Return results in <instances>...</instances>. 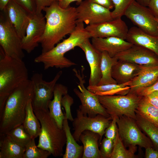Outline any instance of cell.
<instances>
[{"mask_svg":"<svg viewBox=\"0 0 158 158\" xmlns=\"http://www.w3.org/2000/svg\"><path fill=\"white\" fill-rule=\"evenodd\" d=\"M46 23L44 32L39 41L42 53L47 52L58 43L66 35L75 29L77 23L76 8L69 6L63 8L59 2L54 1L43 10Z\"/></svg>","mask_w":158,"mask_h":158,"instance_id":"cell-1","label":"cell"},{"mask_svg":"<svg viewBox=\"0 0 158 158\" xmlns=\"http://www.w3.org/2000/svg\"><path fill=\"white\" fill-rule=\"evenodd\" d=\"M32 82L28 79L22 82L10 94L0 113V133H6L23 124L26 115V108L31 99Z\"/></svg>","mask_w":158,"mask_h":158,"instance_id":"cell-2","label":"cell"},{"mask_svg":"<svg viewBox=\"0 0 158 158\" xmlns=\"http://www.w3.org/2000/svg\"><path fill=\"white\" fill-rule=\"evenodd\" d=\"M90 38L91 35L85 29L84 23L77 22L75 29L68 37L58 43L49 51L42 53L34 61L43 63L44 70L53 67L62 69L76 65V63L66 57L65 54Z\"/></svg>","mask_w":158,"mask_h":158,"instance_id":"cell-3","label":"cell"},{"mask_svg":"<svg viewBox=\"0 0 158 158\" xmlns=\"http://www.w3.org/2000/svg\"><path fill=\"white\" fill-rule=\"evenodd\" d=\"M33 111L41 125V131L37 146L49 151L54 157L63 156V148L66 143L63 128L59 126L51 116L49 109Z\"/></svg>","mask_w":158,"mask_h":158,"instance_id":"cell-4","label":"cell"},{"mask_svg":"<svg viewBox=\"0 0 158 158\" xmlns=\"http://www.w3.org/2000/svg\"><path fill=\"white\" fill-rule=\"evenodd\" d=\"M28 79V70L23 60L12 58L4 53L0 60V112L11 92Z\"/></svg>","mask_w":158,"mask_h":158,"instance_id":"cell-5","label":"cell"},{"mask_svg":"<svg viewBox=\"0 0 158 158\" xmlns=\"http://www.w3.org/2000/svg\"><path fill=\"white\" fill-rule=\"evenodd\" d=\"M97 96L100 103L112 118L124 115L135 120V110L142 97L129 92L124 95Z\"/></svg>","mask_w":158,"mask_h":158,"instance_id":"cell-6","label":"cell"},{"mask_svg":"<svg viewBox=\"0 0 158 158\" xmlns=\"http://www.w3.org/2000/svg\"><path fill=\"white\" fill-rule=\"evenodd\" d=\"M81 71L74 68L73 71L78 79V88H75L73 92L79 99L81 104L78 109L84 115L94 117L100 114L106 117L110 116L100 103L97 96L90 91L85 86V83L84 74L85 68L82 66Z\"/></svg>","mask_w":158,"mask_h":158,"instance_id":"cell-7","label":"cell"},{"mask_svg":"<svg viewBox=\"0 0 158 158\" xmlns=\"http://www.w3.org/2000/svg\"><path fill=\"white\" fill-rule=\"evenodd\" d=\"M0 45L5 54L9 57L23 60L25 54L22 47V39L10 22L5 11H1Z\"/></svg>","mask_w":158,"mask_h":158,"instance_id":"cell-8","label":"cell"},{"mask_svg":"<svg viewBox=\"0 0 158 158\" xmlns=\"http://www.w3.org/2000/svg\"><path fill=\"white\" fill-rule=\"evenodd\" d=\"M116 121L119 136L126 147L153 148L151 140L142 132L134 119L124 115L117 117Z\"/></svg>","mask_w":158,"mask_h":158,"instance_id":"cell-9","label":"cell"},{"mask_svg":"<svg viewBox=\"0 0 158 158\" xmlns=\"http://www.w3.org/2000/svg\"><path fill=\"white\" fill-rule=\"evenodd\" d=\"M62 74L59 71L53 79L49 82L43 79L41 73H35L31 78L33 87L32 104L33 110L48 109L50 102L54 96V91L57 82Z\"/></svg>","mask_w":158,"mask_h":158,"instance_id":"cell-10","label":"cell"},{"mask_svg":"<svg viewBox=\"0 0 158 158\" xmlns=\"http://www.w3.org/2000/svg\"><path fill=\"white\" fill-rule=\"evenodd\" d=\"M124 16L144 32L158 37L157 18L148 7L135 0L128 8Z\"/></svg>","mask_w":158,"mask_h":158,"instance_id":"cell-11","label":"cell"},{"mask_svg":"<svg viewBox=\"0 0 158 158\" xmlns=\"http://www.w3.org/2000/svg\"><path fill=\"white\" fill-rule=\"evenodd\" d=\"M112 119L111 116L106 117L100 114L94 117H89L84 115L78 109L76 116L72 122L74 130L72 135L76 141H79L81 133L85 130H89L98 133L101 141Z\"/></svg>","mask_w":158,"mask_h":158,"instance_id":"cell-12","label":"cell"},{"mask_svg":"<svg viewBox=\"0 0 158 158\" xmlns=\"http://www.w3.org/2000/svg\"><path fill=\"white\" fill-rule=\"evenodd\" d=\"M76 10L77 23L83 22L87 25L114 19L110 10L89 0L83 1Z\"/></svg>","mask_w":158,"mask_h":158,"instance_id":"cell-13","label":"cell"},{"mask_svg":"<svg viewBox=\"0 0 158 158\" xmlns=\"http://www.w3.org/2000/svg\"><path fill=\"white\" fill-rule=\"evenodd\" d=\"M85 28L91 38L114 37L125 40L129 30L126 24L121 18L88 25Z\"/></svg>","mask_w":158,"mask_h":158,"instance_id":"cell-14","label":"cell"},{"mask_svg":"<svg viewBox=\"0 0 158 158\" xmlns=\"http://www.w3.org/2000/svg\"><path fill=\"white\" fill-rule=\"evenodd\" d=\"M46 19L42 13L31 14L25 35L22 39V47L28 53L39 45V41L45 29Z\"/></svg>","mask_w":158,"mask_h":158,"instance_id":"cell-15","label":"cell"},{"mask_svg":"<svg viewBox=\"0 0 158 158\" xmlns=\"http://www.w3.org/2000/svg\"><path fill=\"white\" fill-rule=\"evenodd\" d=\"M118 60L127 61L144 66H158V56L143 47L133 45L115 57Z\"/></svg>","mask_w":158,"mask_h":158,"instance_id":"cell-16","label":"cell"},{"mask_svg":"<svg viewBox=\"0 0 158 158\" xmlns=\"http://www.w3.org/2000/svg\"><path fill=\"white\" fill-rule=\"evenodd\" d=\"M6 13L11 23L18 35L22 38L25 35L31 14L16 3L10 0L3 10Z\"/></svg>","mask_w":158,"mask_h":158,"instance_id":"cell-17","label":"cell"},{"mask_svg":"<svg viewBox=\"0 0 158 158\" xmlns=\"http://www.w3.org/2000/svg\"><path fill=\"white\" fill-rule=\"evenodd\" d=\"M84 51L89 65L90 73L89 86L97 85L102 77L101 63L102 52L96 49L89 39L85 40L78 47Z\"/></svg>","mask_w":158,"mask_h":158,"instance_id":"cell-18","label":"cell"},{"mask_svg":"<svg viewBox=\"0 0 158 158\" xmlns=\"http://www.w3.org/2000/svg\"><path fill=\"white\" fill-rule=\"evenodd\" d=\"M92 38V44L96 49L101 52L106 51L112 57L133 45L126 40L116 37Z\"/></svg>","mask_w":158,"mask_h":158,"instance_id":"cell-19","label":"cell"},{"mask_svg":"<svg viewBox=\"0 0 158 158\" xmlns=\"http://www.w3.org/2000/svg\"><path fill=\"white\" fill-rule=\"evenodd\" d=\"M144 66L127 61L118 60L112 67V76L117 84L126 83L132 81L137 76Z\"/></svg>","mask_w":158,"mask_h":158,"instance_id":"cell-20","label":"cell"},{"mask_svg":"<svg viewBox=\"0 0 158 158\" xmlns=\"http://www.w3.org/2000/svg\"><path fill=\"white\" fill-rule=\"evenodd\" d=\"M126 40L133 44L145 47L158 56V37L148 34L134 26L129 29Z\"/></svg>","mask_w":158,"mask_h":158,"instance_id":"cell-21","label":"cell"},{"mask_svg":"<svg viewBox=\"0 0 158 158\" xmlns=\"http://www.w3.org/2000/svg\"><path fill=\"white\" fill-rule=\"evenodd\" d=\"M158 78V66H144L139 73L129 83V92L152 85Z\"/></svg>","mask_w":158,"mask_h":158,"instance_id":"cell-22","label":"cell"},{"mask_svg":"<svg viewBox=\"0 0 158 158\" xmlns=\"http://www.w3.org/2000/svg\"><path fill=\"white\" fill-rule=\"evenodd\" d=\"M68 93L67 87L60 83H56L54 91L53 99L49 104L48 109L51 116L59 126L63 128L64 114L61 109V100L63 96Z\"/></svg>","mask_w":158,"mask_h":158,"instance_id":"cell-23","label":"cell"},{"mask_svg":"<svg viewBox=\"0 0 158 158\" xmlns=\"http://www.w3.org/2000/svg\"><path fill=\"white\" fill-rule=\"evenodd\" d=\"M79 140L83 147L82 158H101L98 144L100 136L98 133L85 130L80 135Z\"/></svg>","mask_w":158,"mask_h":158,"instance_id":"cell-24","label":"cell"},{"mask_svg":"<svg viewBox=\"0 0 158 158\" xmlns=\"http://www.w3.org/2000/svg\"><path fill=\"white\" fill-rule=\"evenodd\" d=\"M25 150L6 134L0 133V158H23Z\"/></svg>","mask_w":158,"mask_h":158,"instance_id":"cell-25","label":"cell"},{"mask_svg":"<svg viewBox=\"0 0 158 158\" xmlns=\"http://www.w3.org/2000/svg\"><path fill=\"white\" fill-rule=\"evenodd\" d=\"M68 120L65 117L63 122V128L66 137V146L65 153L63 158H81L83 153V145H80L77 142L72 135L69 126Z\"/></svg>","mask_w":158,"mask_h":158,"instance_id":"cell-26","label":"cell"},{"mask_svg":"<svg viewBox=\"0 0 158 158\" xmlns=\"http://www.w3.org/2000/svg\"><path fill=\"white\" fill-rule=\"evenodd\" d=\"M26 115L22 125L26 132L32 138L39 136L41 131V125L35 114L31 99L28 101L26 108Z\"/></svg>","mask_w":158,"mask_h":158,"instance_id":"cell-27","label":"cell"},{"mask_svg":"<svg viewBox=\"0 0 158 158\" xmlns=\"http://www.w3.org/2000/svg\"><path fill=\"white\" fill-rule=\"evenodd\" d=\"M130 82L121 84L115 83L93 86L88 85L87 88L91 92L98 95H124L129 92Z\"/></svg>","mask_w":158,"mask_h":158,"instance_id":"cell-28","label":"cell"},{"mask_svg":"<svg viewBox=\"0 0 158 158\" xmlns=\"http://www.w3.org/2000/svg\"><path fill=\"white\" fill-rule=\"evenodd\" d=\"M117 60L115 57L110 56L106 51L102 52L100 67L102 77L97 85L117 83L112 77L111 72L113 66Z\"/></svg>","mask_w":158,"mask_h":158,"instance_id":"cell-29","label":"cell"},{"mask_svg":"<svg viewBox=\"0 0 158 158\" xmlns=\"http://www.w3.org/2000/svg\"><path fill=\"white\" fill-rule=\"evenodd\" d=\"M135 112L158 126V108L149 103L143 97L138 104Z\"/></svg>","mask_w":158,"mask_h":158,"instance_id":"cell-30","label":"cell"},{"mask_svg":"<svg viewBox=\"0 0 158 158\" xmlns=\"http://www.w3.org/2000/svg\"><path fill=\"white\" fill-rule=\"evenodd\" d=\"M136 114V122L140 129L150 138L153 148L158 150V126Z\"/></svg>","mask_w":158,"mask_h":158,"instance_id":"cell-31","label":"cell"},{"mask_svg":"<svg viewBox=\"0 0 158 158\" xmlns=\"http://www.w3.org/2000/svg\"><path fill=\"white\" fill-rule=\"evenodd\" d=\"M137 147L129 148L127 150L120 138L118 130L114 140V145L111 158H135L138 157L135 153Z\"/></svg>","mask_w":158,"mask_h":158,"instance_id":"cell-32","label":"cell"},{"mask_svg":"<svg viewBox=\"0 0 158 158\" xmlns=\"http://www.w3.org/2000/svg\"><path fill=\"white\" fill-rule=\"evenodd\" d=\"M5 134L15 142L25 148L32 139L22 124L13 128Z\"/></svg>","mask_w":158,"mask_h":158,"instance_id":"cell-33","label":"cell"},{"mask_svg":"<svg viewBox=\"0 0 158 158\" xmlns=\"http://www.w3.org/2000/svg\"><path fill=\"white\" fill-rule=\"evenodd\" d=\"M35 139L32 138L25 147L23 158H47L51 154L49 151L38 147Z\"/></svg>","mask_w":158,"mask_h":158,"instance_id":"cell-34","label":"cell"},{"mask_svg":"<svg viewBox=\"0 0 158 158\" xmlns=\"http://www.w3.org/2000/svg\"><path fill=\"white\" fill-rule=\"evenodd\" d=\"M135 0H111L114 5V10L111 12L114 19L121 18L126 10Z\"/></svg>","mask_w":158,"mask_h":158,"instance_id":"cell-35","label":"cell"},{"mask_svg":"<svg viewBox=\"0 0 158 158\" xmlns=\"http://www.w3.org/2000/svg\"><path fill=\"white\" fill-rule=\"evenodd\" d=\"M114 141L105 138L102 141L99 149L101 158H111Z\"/></svg>","mask_w":158,"mask_h":158,"instance_id":"cell-36","label":"cell"},{"mask_svg":"<svg viewBox=\"0 0 158 158\" xmlns=\"http://www.w3.org/2000/svg\"><path fill=\"white\" fill-rule=\"evenodd\" d=\"M74 103L73 98L68 94L64 95L61 100L62 106L65 111V117L71 122L74 120L71 112V107Z\"/></svg>","mask_w":158,"mask_h":158,"instance_id":"cell-37","label":"cell"},{"mask_svg":"<svg viewBox=\"0 0 158 158\" xmlns=\"http://www.w3.org/2000/svg\"><path fill=\"white\" fill-rule=\"evenodd\" d=\"M117 116H114L109 126L105 130V137L114 141L115 140L118 131V127L116 123Z\"/></svg>","mask_w":158,"mask_h":158,"instance_id":"cell-38","label":"cell"},{"mask_svg":"<svg viewBox=\"0 0 158 158\" xmlns=\"http://www.w3.org/2000/svg\"><path fill=\"white\" fill-rule=\"evenodd\" d=\"M31 14L36 12V6L34 0H14Z\"/></svg>","mask_w":158,"mask_h":158,"instance_id":"cell-39","label":"cell"},{"mask_svg":"<svg viewBox=\"0 0 158 158\" xmlns=\"http://www.w3.org/2000/svg\"><path fill=\"white\" fill-rule=\"evenodd\" d=\"M156 91H158V78L152 85L139 89L135 93L139 96L144 97Z\"/></svg>","mask_w":158,"mask_h":158,"instance_id":"cell-40","label":"cell"},{"mask_svg":"<svg viewBox=\"0 0 158 158\" xmlns=\"http://www.w3.org/2000/svg\"><path fill=\"white\" fill-rule=\"evenodd\" d=\"M36 6V13H42V11L45 7L49 6L54 2L53 0H34Z\"/></svg>","mask_w":158,"mask_h":158,"instance_id":"cell-41","label":"cell"},{"mask_svg":"<svg viewBox=\"0 0 158 158\" xmlns=\"http://www.w3.org/2000/svg\"><path fill=\"white\" fill-rule=\"evenodd\" d=\"M142 97L149 103L158 108V91L153 92Z\"/></svg>","mask_w":158,"mask_h":158,"instance_id":"cell-42","label":"cell"},{"mask_svg":"<svg viewBox=\"0 0 158 158\" xmlns=\"http://www.w3.org/2000/svg\"><path fill=\"white\" fill-rule=\"evenodd\" d=\"M110 10L114 7V4L111 0H89Z\"/></svg>","mask_w":158,"mask_h":158,"instance_id":"cell-43","label":"cell"},{"mask_svg":"<svg viewBox=\"0 0 158 158\" xmlns=\"http://www.w3.org/2000/svg\"><path fill=\"white\" fill-rule=\"evenodd\" d=\"M145 157V158H158V150L152 147L146 148Z\"/></svg>","mask_w":158,"mask_h":158,"instance_id":"cell-44","label":"cell"},{"mask_svg":"<svg viewBox=\"0 0 158 158\" xmlns=\"http://www.w3.org/2000/svg\"><path fill=\"white\" fill-rule=\"evenodd\" d=\"M148 7L158 18V0H149Z\"/></svg>","mask_w":158,"mask_h":158,"instance_id":"cell-45","label":"cell"},{"mask_svg":"<svg viewBox=\"0 0 158 158\" xmlns=\"http://www.w3.org/2000/svg\"><path fill=\"white\" fill-rule=\"evenodd\" d=\"M83 0H61L59 2V4L60 7L63 8H66L70 6V4L74 1L76 2V4L79 5Z\"/></svg>","mask_w":158,"mask_h":158,"instance_id":"cell-46","label":"cell"},{"mask_svg":"<svg viewBox=\"0 0 158 158\" xmlns=\"http://www.w3.org/2000/svg\"><path fill=\"white\" fill-rule=\"evenodd\" d=\"M10 0H0V10L3 11Z\"/></svg>","mask_w":158,"mask_h":158,"instance_id":"cell-47","label":"cell"},{"mask_svg":"<svg viewBox=\"0 0 158 158\" xmlns=\"http://www.w3.org/2000/svg\"><path fill=\"white\" fill-rule=\"evenodd\" d=\"M140 4L145 6L148 7L149 0H135Z\"/></svg>","mask_w":158,"mask_h":158,"instance_id":"cell-48","label":"cell"},{"mask_svg":"<svg viewBox=\"0 0 158 158\" xmlns=\"http://www.w3.org/2000/svg\"><path fill=\"white\" fill-rule=\"evenodd\" d=\"M61 0H53V1H58V2H59Z\"/></svg>","mask_w":158,"mask_h":158,"instance_id":"cell-49","label":"cell"},{"mask_svg":"<svg viewBox=\"0 0 158 158\" xmlns=\"http://www.w3.org/2000/svg\"><path fill=\"white\" fill-rule=\"evenodd\" d=\"M157 21L158 22V18H157Z\"/></svg>","mask_w":158,"mask_h":158,"instance_id":"cell-50","label":"cell"}]
</instances>
